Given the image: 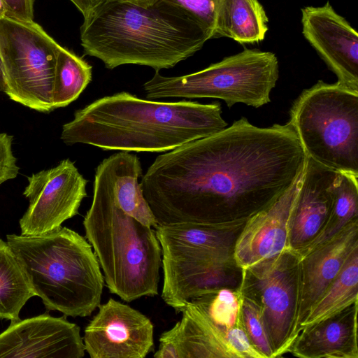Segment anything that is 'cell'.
Masks as SVG:
<instances>
[{
    "label": "cell",
    "mask_w": 358,
    "mask_h": 358,
    "mask_svg": "<svg viewBox=\"0 0 358 358\" xmlns=\"http://www.w3.org/2000/svg\"><path fill=\"white\" fill-rule=\"evenodd\" d=\"M241 317L250 341L265 358H273L274 352L268 336L260 306L252 297L241 292Z\"/></svg>",
    "instance_id": "484cf974"
},
{
    "label": "cell",
    "mask_w": 358,
    "mask_h": 358,
    "mask_svg": "<svg viewBox=\"0 0 358 358\" xmlns=\"http://www.w3.org/2000/svg\"><path fill=\"white\" fill-rule=\"evenodd\" d=\"M5 87H6L5 77H4L2 62H1V57H0V90H1L2 92H4Z\"/></svg>",
    "instance_id": "1f68e13d"
},
{
    "label": "cell",
    "mask_w": 358,
    "mask_h": 358,
    "mask_svg": "<svg viewBox=\"0 0 358 358\" xmlns=\"http://www.w3.org/2000/svg\"><path fill=\"white\" fill-rule=\"evenodd\" d=\"M83 227L111 294L126 302L158 294L162 251L155 231L118 205L99 164Z\"/></svg>",
    "instance_id": "277c9868"
},
{
    "label": "cell",
    "mask_w": 358,
    "mask_h": 358,
    "mask_svg": "<svg viewBox=\"0 0 358 358\" xmlns=\"http://www.w3.org/2000/svg\"><path fill=\"white\" fill-rule=\"evenodd\" d=\"M227 126L218 102L158 101L121 92L77 110L63 125L61 139L103 150L162 152Z\"/></svg>",
    "instance_id": "7a4b0ae2"
},
{
    "label": "cell",
    "mask_w": 358,
    "mask_h": 358,
    "mask_svg": "<svg viewBox=\"0 0 358 358\" xmlns=\"http://www.w3.org/2000/svg\"><path fill=\"white\" fill-rule=\"evenodd\" d=\"M302 33L338 83L358 91V34L327 1L301 9Z\"/></svg>",
    "instance_id": "9a60e30c"
},
{
    "label": "cell",
    "mask_w": 358,
    "mask_h": 358,
    "mask_svg": "<svg viewBox=\"0 0 358 358\" xmlns=\"http://www.w3.org/2000/svg\"><path fill=\"white\" fill-rule=\"evenodd\" d=\"M35 0H3L6 16L23 21L34 20Z\"/></svg>",
    "instance_id": "f1b7e54d"
},
{
    "label": "cell",
    "mask_w": 358,
    "mask_h": 358,
    "mask_svg": "<svg viewBox=\"0 0 358 358\" xmlns=\"http://www.w3.org/2000/svg\"><path fill=\"white\" fill-rule=\"evenodd\" d=\"M288 123L306 157L358 176V91L319 80L294 101Z\"/></svg>",
    "instance_id": "52a82bcc"
},
{
    "label": "cell",
    "mask_w": 358,
    "mask_h": 358,
    "mask_svg": "<svg viewBox=\"0 0 358 358\" xmlns=\"http://www.w3.org/2000/svg\"><path fill=\"white\" fill-rule=\"evenodd\" d=\"M83 17L84 53L108 69L124 64L170 69L210 39L193 17L164 0L149 6L103 0Z\"/></svg>",
    "instance_id": "3957f363"
},
{
    "label": "cell",
    "mask_w": 358,
    "mask_h": 358,
    "mask_svg": "<svg viewBox=\"0 0 358 358\" xmlns=\"http://www.w3.org/2000/svg\"><path fill=\"white\" fill-rule=\"evenodd\" d=\"M6 17V8L3 0H0V19Z\"/></svg>",
    "instance_id": "d6a6232c"
},
{
    "label": "cell",
    "mask_w": 358,
    "mask_h": 358,
    "mask_svg": "<svg viewBox=\"0 0 358 358\" xmlns=\"http://www.w3.org/2000/svg\"><path fill=\"white\" fill-rule=\"evenodd\" d=\"M85 352L80 327L65 316L20 319L0 334V357L82 358Z\"/></svg>",
    "instance_id": "5bb4252c"
},
{
    "label": "cell",
    "mask_w": 358,
    "mask_h": 358,
    "mask_svg": "<svg viewBox=\"0 0 358 358\" xmlns=\"http://www.w3.org/2000/svg\"><path fill=\"white\" fill-rule=\"evenodd\" d=\"M358 218V176L338 173L331 190L327 218L317 235L299 250L300 255L327 241Z\"/></svg>",
    "instance_id": "7402d4cb"
},
{
    "label": "cell",
    "mask_w": 358,
    "mask_h": 358,
    "mask_svg": "<svg viewBox=\"0 0 358 358\" xmlns=\"http://www.w3.org/2000/svg\"><path fill=\"white\" fill-rule=\"evenodd\" d=\"M357 302L301 329L288 352L301 358H358Z\"/></svg>",
    "instance_id": "d6986e66"
},
{
    "label": "cell",
    "mask_w": 358,
    "mask_h": 358,
    "mask_svg": "<svg viewBox=\"0 0 358 358\" xmlns=\"http://www.w3.org/2000/svg\"><path fill=\"white\" fill-rule=\"evenodd\" d=\"M92 67L82 57L61 47L56 59L52 89L54 109L76 100L91 82Z\"/></svg>",
    "instance_id": "cb8c5ba5"
},
{
    "label": "cell",
    "mask_w": 358,
    "mask_h": 358,
    "mask_svg": "<svg viewBox=\"0 0 358 358\" xmlns=\"http://www.w3.org/2000/svg\"><path fill=\"white\" fill-rule=\"evenodd\" d=\"M191 301L202 306L215 323L226 329L234 327L241 317V293L239 288H222Z\"/></svg>",
    "instance_id": "d4e9b609"
},
{
    "label": "cell",
    "mask_w": 358,
    "mask_h": 358,
    "mask_svg": "<svg viewBox=\"0 0 358 358\" xmlns=\"http://www.w3.org/2000/svg\"><path fill=\"white\" fill-rule=\"evenodd\" d=\"M358 302V248L348 257L338 275L308 310L301 329L329 319Z\"/></svg>",
    "instance_id": "44dd1931"
},
{
    "label": "cell",
    "mask_w": 358,
    "mask_h": 358,
    "mask_svg": "<svg viewBox=\"0 0 358 358\" xmlns=\"http://www.w3.org/2000/svg\"><path fill=\"white\" fill-rule=\"evenodd\" d=\"M98 308L83 337L91 358H144L153 351L154 325L147 316L113 298Z\"/></svg>",
    "instance_id": "4fadbf2b"
},
{
    "label": "cell",
    "mask_w": 358,
    "mask_h": 358,
    "mask_svg": "<svg viewBox=\"0 0 358 358\" xmlns=\"http://www.w3.org/2000/svg\"><path fill=\"white\" fill-rule=\"evenodd\" d=\"M83 16L103 0H71Z\"/></svg>",
    "instance_id": "f546056e"
},
{
    "label": "cell",
    "mask_w": 358,
    "mask_h": 358,
    "mask_svg": "<svg viewBox=\"0 0 358 358\" xmlns=\"http://www.w3.org/2000/svg\"><path fill=\"white\" fill-rule=\"evenodd\" d=\"M186 11L215 38L222 0H164Z\"/></svg>",
    "instance_id": "4316f807"
},
{
    "label": "cell",
    "mask_w": 358,
    "mask_h": 358,
    "mask_svg": "<svg viewBox=\"0 0 358 358\" xmlns=\"http://www.w3.org/2000/svg\"><path fill=\"white\" fill-rule=\"evenodd\" d=\"M182 317L159 338L155 358H265L252 345L241 317L232 327L215 323L198 303L190 301Z\"/></svg>",
    "instance_id": "8fae6325"
},
{
    "label": "cell",
    "mask_w": 358,
    "mask_h": 358,
    "mask_svg": "<svg viewBox=\"0 0 358 358\" xmlns=\"http://www.w3.org/2000/svg\"><path fill=\"white\" fill-rule=\"evenodd\" d=\"M23 192L29 205L20 220L21 234L39 236L50 232L76 215L87 196V181L69 159L27 178Z\"/></svg>",
    "instance_id": "7c38bea8"
},
{
    "label": "cell",
    "mask_w": 358,
    "mask_h": 358,
    "mask_svg": "<svg viewBox=\"0 0 358 358\" xmlns=\"http://www.w3.org/2000/svg\"><path fill=\"white\" fill-rule=\"evenodd\" d=\"M306 158L288 122L259 127L241 117L159 155L140 182L158 225L244 224L293 186Z\"/></svg>",
    "instance_id": "6da1fadb"
},
{
    "label": "cell",
    "mask_w": 358,
    "mask_h": 358,
    "mask_svg": "<svg viewBox=\"0 0 358 358\" xmlns=\"http://www.w3.org/2000/svg\"><path fill=\"white\" fill-rule=\"evenodd\" d=\"M117 1H129L132 2L136 4H140L143 6H149L151 4L155 3L159 0H117Z\"/></svg>",
    "instance_id": "4dcf8cb0"
},
{
    "label": "cell",
    "mask_w": 358,
    "mask_h": 358,
    "mask_svg": "<svg viewBox=\"0 0 358 358\" xmlns=\"http://www.w3.org/2000/svg\"><path fill=\"white\" fill-rule=\"evenodd\" d=\"M35 294L26 273L7 241L0 238V319L20 320V312Z\"/></svg>",
    "instance_id": "603a6c76"
},
{
    "label": "cell",
    "mask_w": 358,
    "mask_h": 358,
    "mask_svg": "<svg viewBox=\"0 0 358 358\" xmlns=\"http://www.w3.org/2000/svg\"><path fill=\"white\" fill-rule=\"evenodd\" d=\"M268 18L258 0H222L215 38L227 37L241 44L264 39Z\"/></svg>",
    "instance_id": "ffe728a7"
},
{
    "label": "cell",
    "mask_w": 358,
    "mask_h": 358,
    "mask_svg": "<svg viewBox=\"0 0 358 358\" xmlns=\"http://www.w3.org/2000/svg\"><path fill=\"white\" fill-rule=\"evenodd\" d=\"M6 241L48 310L83 317L101 304L104 279L85 237L61 226L39 236L8 234Z\"/></svg>",
    "instance_id": "5b68a950"
},
{
    "label": "cell",
    "mask_w": 358,
    "mask_h": 358,
    "mask_svg": "<svg viewBox=\"0 0 358 358\" xmlns=\"http://www.w3.org/2000/svg\"><path fill=\"white\" fill-rule=\"evenodd\" d=\"M299 180L277 201L244 223L233 251L234 260L242 270L290 248L289 225Z\"/></svg>",
    "instance_id": "2e32d148"
},
{
    "label": "cell",
    "mask_w": 358,
    "mask_h": 358,
    "mask_svg": "<svg viewBox=\"0 0 358 358\" xmlns=\"http://www.w3.org/2000/svg\"><path fill=\"white\" fill-rule=\"evenodd\" d=\"M242 224L178 223L158 225L162 251L161 297L177 314L187 303L222 288L239 287L242 270L233 258Z\"/></svg>",
    "instance_id": "8992f818"
},
{
    "label": "cell",
    "mask_w": 358,
    "mask_h": 358,
    "mask_svg": "<svg viewBox=\"0 0 358 358\" xmlns=\"http://www.w3.org/2000/svg\"><path fill=\"white\" fill-rule=\"evenodd\" d=\"M338 173L307 157L292 210L289 233L291 248L300 250L322 228L329 212L332 186Z\"/></svg>",
    "instance_id": "ac0fdd59"
},
{
    "label": "cell",
    "mask_w": 358,
    "mask_h": 358,
    "mask_svg": "<svg viewBox=\"0 0 358 358\" xmlns=\"http://www.w3.org/2000/svg\"><path fill=\"white\" fill-rule=\"evenodd\" d=\"M299 262L290 248L242 270L239 289L260 306L274 357L287 352L299 333Z\"/></svg>",
    "instance_id": "30bf717a"
},
{
    "label": "cell",
    "mask_w": 358,
    "mask_h": 358,
    "mask_svg": "<svg viewBox=\"0 0 358 358\" xmlns=\"http://www.w3.org/2000/svg\"><path fill=\"white\" fill-rule=\"evenodd\" d=\"M356 248H358V218L327 241L299 255V331L300 324L310 308L336 278Z\"/></svg>",
    "instance_id": "e0dca14e"
},
{
    "label": "cell",
    "mask_w": 358,
    "mask_h": 358,
    "mask_svg": "<svg viewBox=\"0 0 358 358\" xmlns=\"http://www.w3.org/2000/svg\"><path fill=\"white\" fill-rule=\"evenodd\" d=\"M13 136L0 133V185L17 177L19 166L13 150Z\"/></svg>",
    "instance_id": "83f0119b"
},
{
    "label": "cell",
    "mask_w": 358,
    "mask_h": 358,
    "mask_svg": "<svg viewBox=\"0 0 358 358\" xmlns=\"http://www.w3.org/2000/svg\"><path fill=\"white\" fill-rule=\"evenodd\" d=\"M278 77L274 53L246 48L184 76H164L155 71L143 88L150 100L213 98L224 101L229 108L238 103L259 108L271 101Z\"/></svg>",
    "instance_id": "ba28073f"
},
{
    "label": "cell",
    "mask_w": 358,
    "mask_h": 358,
    "mask_svg": "<svg viewBox=\"0 0 358 358\" xmlns=\"http://www.w3.org/2000/svg\"><path fill=\"white\" fill-rule=\"evenodd\" d=\"M59 45L32 21L0 19V57L4 93L13 101L40 112L54 110L52 89Z\"/></svg>",
    "instance_id": "9c48e42d"
}]
</instances>
